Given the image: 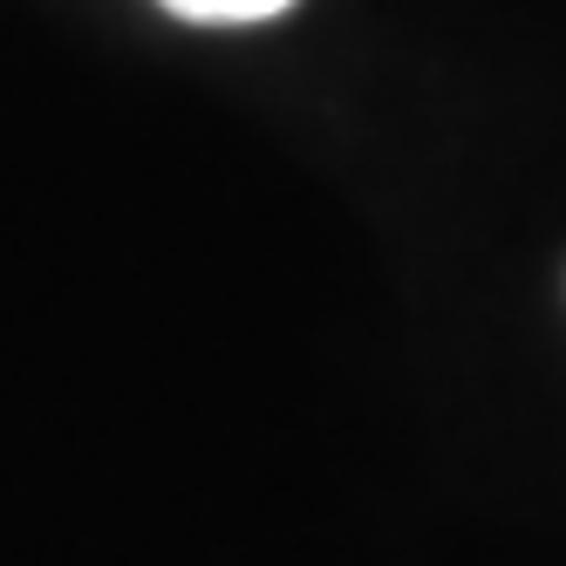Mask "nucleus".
<instances>
[{
  "label": "nucleus",
  "mask_w": 566,
  "mask_h": 566,
  "mask_svg": "<svg viewBox=\"0 0 566 566\" xmlns=\"http://www.w3.org/2000/svg\"><path fill=\"white\" fill-rule=\"evenodd\" d=\"M178 21H206V28H247V21H273L294 0H165Z\"/></svg>",
  "instance_id": "1"
}]
</instances>
